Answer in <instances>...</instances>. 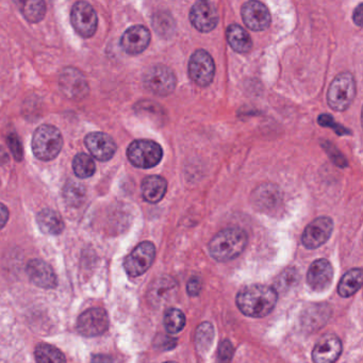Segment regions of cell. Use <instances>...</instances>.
<instances>
[{
    "instance_id": "1",
    "label": "cell",
    "mask_w": 363,
    "mask_h": 363,
    "mask_svg": "<svg viewBox=\"0 0 363 363\" xmlns=\"http://www.w3.org/2000/svg\"><path fill=\"white\" fill-rule=\"evenodd\" d=\"M278 300L277 290L268 285H247L237 296L238 308L244 316L264 318L272 312Z\"/></svg>"
},
{
    "instance_id": "2",
    "label": "cell",
    "mask_w": 363,
    "mask_h": 363,
    "mask_svg": "<svg viewBox=\"0 0 363 363\" xmlns=\"http://www.w3.org/2000/svg\"><path fill=\"white\" fill-rule=\"evenodd\" d=\"M248 237L243 229L233 227L214 235L209 243V252L216 262H230L239 257L247 245Z\"/></svg>"
},
{
    "instance_id": "3",
    "label": "cell",
    "mask_w": 363,
    "mask_h": 363,
    "mask_svg": "<svg viewBox=\"0 0 363 363\" xmlns=\"http://www.w3.org/2000/svg\"><path fill=\"white\" fill-rule=\"evenodd\" d=\"M63 137L59 129L51 125H42L32 137V152L42 161L55 159L61 152Z\"/></svg>"
},
{
    "instance_id": "4",
    "label": "cell",
    "mask_w": 363,
    "mask_h": 363,
    "mask_svg": "<svg viewBox=\"0 0 363 363\" xmlns=\"http://www.w3.org/2000/svg\"><path fill=\"white\" fill-rule=\"evenodd\" d=\"M356 96V81L350 73H341L338 75L327 94V101L335 111H345Z\"/></svg>"
},
{
    "instance_id": "5",
    "label": "cell",
    "mask_w": 363,
    "mask_h": 363,
    "mask_svg": "<svg viewBox=\"0 0 363 363\" xmlns=\"http://www.w3.org/2000/svg\"><path fill=\"white\" fill-rule=\"evenodd\" d=\"M129 161L140 168H152L158 166L164 157L161 146L152 140H137L127 149Z\"/></svg>"
},
{
    "instance_id": "6",
    "label": "cell",
    "mask_w": 363,
    "mask_h": 363,
    "mask_svg": "<svg viewBox=\"0 0 363 363\" xmlns=\"http://www.w3.org/2000/svg\"><path fill=\"white\" fill-rule=\"evenodd\" d=\"M144 85L148 91L159 96L170 95L176 87L174 72L168 66H154L144 75Z\"/></svg>"
},
{
    "instance_id": "7",
    "label": "cell",
    "mask_w": 363,
    "mask_h": 363,
    "mask_svg": "<svg viewBox=\"0 0 363 363\" xmlns=\"http://www.w3.org/2000/svg\"><path fill=\"white\" fill-rule=\"evenodd\" d=\"M156 257V247L152 242H142L124 262L125 271L130 277H139L143 275L154 264Z\"/></svg>"
},
{
    "instance_id": "8",
    "label": "cell",
    "mask_w": 363,
    "mask_h": 363,
    "mask_svg": "<svg viewBox=\"0 0 363 363\" xmlns=\"http://www.w3.org/2000/svg\"><path fill=\"white\" fill-rule=\"evenodd\" d=\"M216 64L206 50H196L189 61V75L199 87H208L214 81Z\"/></svg>"
},
{
    "instance_id": "9",
    "label": "cell",
    "mask_w": 363,
    "mask_h": 363,
    "mask_svg": "<svg viewBox=\"0 0 363 363\" xmlns=\"http://www.w3.org/2000/svg\"><path fill=\"white\" fill-rule=\"evenodd\" d=\"M109 328V316L105 309L91 308L79 316L77 331L85 337H98Z\"/></svg>"
},
{
    "instance_id": "10",
    "label": "cell",
    "mask_w": 363,
    "mask_h": 363,
    "mask_svg": "<svg viewBox=\"0 0 363 363\" xmlns=\"http://www.w3.org/2000/svg\"><path fill=\"white\" fill-rule=\"evenodd\" d=\"M70 20L75 30L83 37H91L97 30V14L94 8L85 1H79L73 7Z\"/></svg>"
},
{
    "instance_id": "11",
    "label": "cell",
    "mask_w": 363,
    "mask_h": 363,
    "mask_svg": "<svg viewBox=\"0 0 363 363\" xmlns=\"http://www.w3.org/2000/svg\"><path fill=\"white\" fill-rule=\"evenodd\" d=\"M333 230V222L331 218L321 216L311 222L304 230L302 243L308 250H316L326 243Z\"/></svg>"
},
{
    "instance_id": "12",
    "label": "cell",
    "mask_w": 363,
    "mask_h": 363,
    "mask_svg": "<svg viewBox=\"0 0 363 363\" xmlns=\"http://www.w3.org/2000/svg\"><path fill=\"white\" fill-rule=\"evenodd\" d=\"M241 14L244 24L250 30L264 31L270 27V11L262 3L248 1V3L244 4Z\"/></svg>"
},
{
    "instance_id": "13",
    "label": "cell",
    "mask_w": 363,
    "mask_h": 363,
    "mask_svg": "<svg viewBox=\"0 0 363 363\" xmlns=\"http://www.w3.org/2000/svg\"><path fill=\"white\" fill-rule=\"evenodd\" d=\"M192 25L200 32H210L219 23V14L216 7L208 1H199L190 11Z\"/></svg>"
},
{
    "instance_id": "14",
    "label": "cell",
    "mask_w": 363,
    "mask_h": 363,
    "mask_svg": "<svg viewBox=\"0 0 363 363\" xmlns=\"http://www.w3.org/2000/svg\"><path fill=\"white\" fill-rule=\"evenodd\" d=\"M87 150L99 161H109L116 152V144L107 133H92L85 140Z\"/></svg>"
},
{
    "instance_id": "15",
    "label": "cell",
    "mask_w": 363,
    "mask_h": 363,
    "mask_svg": "<svg viewBox=\"0 0 363 363\" xmlns=\"http://www.w3.org/2000/svg\"><path fill=\"white\" fill-rule=\"evenodd\" d=\"M333 279V269L326 259H319L309 268L307 283L316 292H324L331 287Z\"/></svg>"
},
{
    "instance_id": "16",
    "label": "cell",
    "mask_w": 363,
    "mask_h": 363,
    "mask_svg": "<svg viewBox=\"0 0 363 363\" xmlns=\"http://www.w3.org/2000/svg\"><path fill=\"white\" fill-rule=\"evenodd\" d=\"M60 89L68 98L80 99L89 92L87 82L80 70L68 68L60 76Z\"/></svg>"
},
{
    "instance_id": "17",
    "label": "cell",
    "mask_w": 363,
    "mask_h": 363,
    "mask_svg": "<svg viewBox=\"0 0 363 363\" xmlns=\"http://www.w3.org/2000/svg\"><path fill=\"white\" fill-rule=\"evenodd\" d=\"M342 352V342L333 333L323 336L312 350L314 363H333Z\"/></svg>"
},
{
    "instance_id": "18",
    "label": "cell",
    "mask_w": 363,
    "mask_h": 363,
    "mask_svg": "<svg viewBox=\"0 0 363 363\" xmlns=\"http://www.w3.org/2000/svg\"><path fill=\"white\" fill-rule=\"evenodd\" d=\"M26 273L29 279L37 287L43 289H54L57 287V275L53 268L39 259H33L28 262Z\"/></svg>"
},
{
    "instance_id": "19",
    "label": "cell",
    "mask_w": 363,
    "mask_h": 363,
    "mask_svg": "<svg viewBox=\"0 0 363 363\" xmlns=\"http://www.w3.org/2000/svg\"><path fill=\"white\" fill-rule=\"evenodd\" d=\"M149 43V30L141 25L127 29L121 39V46L129 55H139L143 53Z\"/></svg>"
},
{
    "instance_id": "20",
    "label": "cell",
    "mask_w": 363,
    "mask_h": 363,
    "mask_svg": "<svg viewBox=\"0 0 363 363\" xmlns=\"http://www.w3.org/2000/svg\"><path fill=\"white\" fill-rule=\"evenodd\" d=\"M142 196L149 204H157L168 191V183L164 177L148 176L142 183Z\"/></svg>"
},
{
    "instance_id": "21",
    "label": "cell",
    "mask_w": 363,
    "mask_h": 363,
    "mask_svg": "<svg viewBox=\"0 0 363 363\" xmlns=\"http://www.w3.org/2000/svg\"><path fill=\"white\" fill-rule=\"evenodd\" d=\"M176 283L171 277H162L150 285L148 300L152 304H161L174 295Z\"/></svg>"
},
{
    "instance_id": "22",
    "label": "cell",
    "mask_w": 363,
    "mask_h": 363,
    "mask_svg": "<svg viewBox=\"0 0 363 363\" xmlns=\"http://www.w3.org/2000/svg\"><path fill=\"white\" fill-rule=\"evenodd\" d=\"M37 223L42 233L46 235H58L64 230L62 216L55 210L44 209L37 214Z\"/></svg>"
},
{
    "instance_id": "23",
    "label": "cell",
    "mask_w": 363,
    "mask_h": 363,
    "mask_svg": "<svg viewBox=\"0 0 363 363\" xmlns=\"http://www.w3.org/2000/svg\"><path fill=\"white\" fill-rule=\"evenodd\" d=\"M227 41L235 51L246 54L252 48V41L247 31L239 25H230L226 31Z\"/></svg>"
},
{
    "instance_id": "24",
    "label": "cell",
    "mask_w": 363,
    "mask_h": 363,
    "mask_svg": "<svg viewBox=\"0 0 363 363\" xmlns=\"http://www.w3.org/2000/svg\"><path fill=\"white\" fill-rule=\"evenodd\" d=\"M254 204L260 207V209H271L272 207L278 204L281 199L279 190L272 185H262L259 187L254 193L252 194Z\"/></svg>"
},
{
    "instance_id": "25",
    "label": "cell",
    "mask_w": 363,
    "mask_h": 363,
    "mask_svg": "<svg viewBox=\"0 0 363 363\" xmlns=\"http://www.w3.org/2000/svg\"><path fill=\"white\" fill-rule=\"evenodd\" d=\"M361 285H362V270L352 269L342 277L338 287V293L342 297H350L360 290Z\"/></svg>"
},
{
    "instance_id": "26",
    "label": "cell",
    "mask_w": 363,
    "mask_h": 363,
    "mask_svg": "<svg viewBox=\"0 0 363 363\" xmlns=\"http://www.w3.org/2000/svg\"><path fill=\"white\" fill-rule=\"evenodd\" d=\"M37 363H66L63 352L54 345L39 344L35 350Z\"/></svg>"
},
{
    "instance_id": "27",
    "label": "cell",
    "mask_w": 363,
    "mask_h": 363,
    "mask_svg": "<svg viewBox=\"0 0 363 363\" xmlns=\"http://www.w3.org/2000/svg\"><path fill=\"white\" fill-rule=\"evenodd\" d=\"M73 170L78 178H90L95 174L96 166L94 160L87 154H78L73 160Z\"/></svg>"
},
{
    "instance_id": "28",
    "label": "cell",
    "mask_w": 363,
    "mask_h": 363,
    "mask_svg": "<svg viewBox=\"0 0 363 363\" xmlns=\"http://www.w3.org/2000/svg\"><path fill=\"white\" fill-rule=\"evenodd\" d=\"M20 5L23 16L30 23H39L45 16L46 5L41 0H28Z\"/></svg>"
},
{
    "instance_id": "29",
    "label": "cell",
    "mask_w": 363,
    "mask_h": 363,
    "mask_svg": "<svg viewBox=\"0 0 363 363\" xmlns=\"http://www.w3.org/2000/svg\"><path fill=\"white\" fill-rule=\"evenodd\" d=\"M164 326L170 333H177L185 326V316L179 309L171 308L164 314Z\"/></svg>"
},
{
    "instance_id": "30",
    "label": "cell",
    "mask_w": 363,
    "mask_h": 363,
    "mask_svg": "<svg viewBox=\"0 0 363 363\" xmlns=\"http://www.w3.org/2000/svg\"><path fill=\"white\" fill-rule=\"evenodd\" d=\"M214 327L209 323H204L198 327L196 331V345L200 352L208 350L214 341Z\"/></svg>"
},
{
    "instance_id": "31",
    "label": "cell",
    "mask_w": 363,
    "mask_h": 363,
    "mask_svg": "<svg viewBox=\"0 0 363 363\" xmlns=\"http://www.w3.org/2000/svg\"><path fill=\"white\" fill-rule=\"evenodd\" d=\"M64 198L68 204L79 206L85 198V189L81 183H70L64 189Z\"/></svg>"
},
{
    "instance_id": "32",
    "label": "cell",
    "mask_w": 363,
    "mask_h": 363,
    "mask_svg": "<svg viewBox=\"0 0 363 363\" xmlns=\"http://www.w3.org/2000/svg\"><path fill=\"white\" fill-rule=\"evenodd\" d=\"M318 122L321 126L328 127V128L333 129V131H335L337 135H346L352 133L348 129H346L345 127L336 123L333 116H328V114H322V116H319Z\"/></svg>"
},
{
    "instance_id": "33",
    "label": "cell",
    "mask_w": 363,
    "mask_h": 363,
    "mask_svg": "<svg viewBox=\"0 0 363 363\" xmlns=\"http://www.w3.org/2000/svg\"><path fill=\"white\" fill-rule=\"evenodd\" d=\"M233 356V346L230 341L224 340L219 346L218 359L220 363H229Z\"/></svg>"
},
{
    "instance_id": "34",
    "label": "cell",
    "mask_w": 363,
    "mask_h": 363,
    "mask_svg": "<svg viewBox=\"0 0 363 363\" xmlns=\"http://www.w3.org/2000/svg\"><path fill=\"white\" fill-rule=\"evenodd\" d=\"M8 144H9L10 150L13 154L16 161H22L23 157H24V152H23V146L18 135H14V133L10 135L8 137Z\"/></svg>"
},
{
    "instance_id": "35",
    "label": "cell",
    "mask_w": 363,
    "mask_h": 363,
    "mask_svg": "<svg viewBox=\"0 0 363 363\" xmlns=\"http://www.w3.org/2000/svg\"><path fill=\"white\" fill-rule=\"evenodd\" d=\"M298 274L295 270H287L279 277V288L291 287L298 279Z\"/></svg>"
},
{
    "instance_id": "36",
    "label": "cell",
    "mask_w": 363,
    "mask_h": 363,
    "mask_svg": "<svg viewBox=\"0 0 363 363\" xmlns=\"http://www.w3.org/2000/svg\"><path fill=\"white\" fill-rule=\"evenodd\" d=\"M187 293L191 296H196L199 294L200 290H202V283H200L199 279L194 278L190 279L189 283H187Z\"/></svg>"
},
{
    "instance_id": "37",
    "label": "cell",
    "mask_w": 363,
    "mask_h": 363,
    "mask_svg": "<svg viewBox=\"0 0 363 363\" xmlns=\"http://www.w3.org/2000/svg\"><path fill=\"white\" fill-rule=\"evenodd\" d=\"M9 220V211H8L7 207L0 202V229L4 228Z\"/></svg>"
},
{
    "instance_id": "38",
    "label": "cell",
    "mask_w": 363,
    "mask_h": 363,
    "mask_svg": "<svg viewBox=\"0 0 363 363\" xmlns=\"http://www.w3.org/2000/svg\"><path fill=\"white\" fill-rule=\"evenodd\" d=\"M92 363H113V359L109 355L98 354L92 357Z\"/></svg>"
},
{
    "instance_id": "39",
    "label": "cell",
    "mask_w": 363,
    "mask_h": 363,
    "mask_svg": "<svg viewBox=\"0 0 363 363\" xmlns=\"http://www.w3.org/2000/svg\"><path fill=\"white\" fill-rule=\"evenodd\" d=\"M352 20H354L355 24L357 26L361 27L362 26V20H363V9L362 5H359L357 9H355L354 14H352Z\"/></svg>"
},
{
    "instance_id": "40",
    "label": "cell",
    "mask_w": 363,
    "mask_h": 363,
    "mask_svg": "<svg viewBox=\"0 0 363 363\" xmlns=\"http://www.w3.org/2000/svg\"><path fill=\"white\" fill-rule=\"evenodd\" d=\"M166 363H176V362H166Z\"/></svg>"
}]
</instances>
